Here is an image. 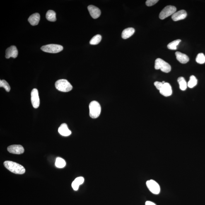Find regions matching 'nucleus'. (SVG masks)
<instances>
[{"mask_svg": "<svg viewBox=\"0 0 205 205\" xmlns=\"http://www.w3.org/2000/svg\"><path fill=\"white\" fill-rule=\"evenodd\" d=\"M88 8L89 12L92 18L97 19L100 16L101 13L100 10L97 7L93 5H90L88 7Z\"/></svg>", "mask_w": 205, "mask_h": 205, "instance_id": "12", "label": "nucleus"}, {"mask_svg": "<svg viewBox=\"0 0 205 205\" xmlns=\"http://www.w3.org/2000/svg\"><path fill=\"white\" fill-rule=\"evenodd\" d=\"M44 52L50 53H57L63 50L62 46L57 44H49L42 46L41 48Z\"/></svg>", "mask_w": 205, "mask_h": 205, "instance_id": "5", "label": "nucleus"}, {"mask_svg": "<svg viewBox=\"0 0 205 205\" xmlns=\"http://www.w3.org/2000/svg\"><path fill=\"white\" fill-rule=\"evenodd\" d=\"M0 87H3L6 89V91L9 92L10 90V87L8 83L6 80H2L0 81Z\"/></svg>", "mask_w": 205, "mask_h": 205, "instance_id": "26", "label": "nucleus"}, {"mask_svg": "<svg viewBox=\"0 0 205 205\" xmlns=\"http://www.w3.org/2000/svg\"><path fill=\"white\" fill-rule=\"evenodd\" d=\"M55 165L58 168H63L66 166V162L63 159L58 157L56 159Z\"/></svg>", "mask_w": 205, "mask_h": 205, "instance_id": "24", "label": "nucleus"}, {"mask_svg": "<svg viewBox=\"0 0 205 205\" xmlns=\"http://www.w3.org/2000/svg\"><path fill=\"white\" fill-rule=\"evenodd\" d=\"M134 29L132 27L125 29L122 32V37L123 39H127L131 37L134 34Z\"/></svg>", "mask_w": 205, "mask_h": 205, "instance_id": "18", "label": "nucleus"}, {"mask_svg": "<svg viewBox=\"0 0 205 205\" xmlns=\"http://www.w3.org/2000/svg\"><path fill=\"white\" fill-rule=\"evenodd\" d=\"M145 205H156L155 204V203H154L153 202H152L151 201H146V204H145Z\"/></svg>", "mask_w": 205, "mask_h": 205, "instance_id": "29", "label": "nucleus"}, {"mask_svg": "<svg viewBox=\"0 0 205 205\" xmlns=\"http://www.w3.org/2000/svg\"><path fill=\"white\" fill-rule=\"evenodd\" d=\"M154 84L156 87L157 89L160 90L162 88V86H163V84L162 82L156 81L154 83Z\"/></svg>", "mask_w": 205, "mask_h": 205, "instance_id": "28", "label": "nucleus"}, {"mask_svg": "<svg viewBox=\"0 0 205 205\" xmlns=\"http://www.w3.org/2000/svg\"><path fill=\"white\" fill-rule=\"evenodd\" d=\"M3 165L8 170L13 173L22 174L25 173V168L19 164L10 161H6Z\"/></svg>", "mask_w": 205, "mask_h": 205, "instance_id": "1", "label": "nucleus"}, {"mask_svg": "<svg viewBox=\"0 0 205 205\" xmlns=\"http://www.w3.org/2000/svg\"><path fill=\"white\" fill-rule=\"evenodd\" d=\"M196 61L198 64H203L205 62V56L203 53L198 54L196 57Z\"/></svg>", "mask_w": 205, "mask_h": 205, "instance_id": "25", "label": "nucleus"}, {"mask_svg": "<svg viewBox=\"0 0 205 205\" xmlns=\"http://www.w3.org/2000/svg\"><path fill=\"white\" fill-rule=\"evenodd\" d=\"M40 20V15L38 13L33 14L28 18V21L31 25L33 26L38 25Z\"/></svg>", "mask_w": 205, "mask_h": 205, "instance_id": "16", "label": "nucleus"}, {"mask_svg": "<svg viewBox=\"0 0 205 205\" xmlns=\"http://www.w3.org/2000/svg\"><path fill=\"white\" fill-rule=\"evenodd\" d=\"M102 37L100 35H97L94 36L90 41V43L92 45H96L100 43L102 40Z\"/></svg>", "mask_w": 205, "mask_h": 205, "instance_id": "23", "label": "nucleus"}, {"mask_svg": "<svg viewBox=\"0 0 205 205\" xmlns=\"http://www.w3.org/2000/svg\"><path fill=\"white\" fill-rule=\"evenodd\" d=\"M155 69L161 70L165 73H169L171 71V66L168 63L160 58H158L155 61Z\"/></svg>", "mask_w": 205, "mask_h": 205, "instance_id": "4", "label": "nucleus"}, {"mask_svg": "<svg viewBox=\"0 0 205 205\" xmlns=\"http://www.w3.org/2000/svg\"><path fill=\"white\" fill-rule=\"evenodd\" d=\"M176 8L175 6H168L165 7L161 11L159 18L161 20H164L170 15H172L176 12Z\"/></svg>", "mask_w": 205, "mask_h": 205, "instance_id": "6", "label": "nucleus"}, {"mask_svg": "<svg viewBox=\"0 0 205 205\" xmlns=\"http://www.w3.org/2000/svg\"><path fill=\"white\" fill-rule=\"evenodd\" d=\"M175 54L177 60L182 64H186L189 61V57L185 54L177 51L175 53Z\"/></svg>", "mask_w": 205, "mask_h": 205, "instance_id": "15", "label": "nucleus"}, {"mask_svg": "<svg viewBox=\"0 0 205 205\" xmlns=\"http://www.w3.org/2000/svg\"><path fill=\"white\" fill-rule=\"evenodd\" d=\"M177 81L179 84V87L181 90H185L187 88V84L185 80L183 77H180L178 78Z\"/></svg>", "mask_w": 205, "mask_h": 205, "instance_id": "20", "label": "nucleus"}, {"mask_svg": "<svg viewBox=\"0 0 205 205\" xmlns=\"http://www.w3.org/2000/svg\"><path fill=\"white\" fill-rule=\"evenodd\" d=\"M158 1V0H148L146 1V3L147 6L150 7L156 4Z\"/></svg>", "mask_w": 205, "mask_h": 205, "instance_id": "27", "label": "nucleus"}, {"mask_svg": "<svg viewBox=\"0 0 205 205\" xmlns=\"http://www.w3.org/2000/svg\"><path fill=\"white\" fill-rule=\"evenodd\" d=\"M181 41L180 39L172 41L167 45V48L171 50H176L177 49V46L180 43Z\"/></svg>", "mask_w": 205, "mask_h": 205, "instance_id": "22", "label": "nucleus"}, {"mask_svg": "<svg viewBox=\"0 0 205 205\" xmlns=\"http://www.w3.org/2000/svg\"><path fill=\"white\" fill-rule=\"evenodd\" d=\"M56 88L60 91L68 92L72 89L73 87L67 80L61 79L57 80L55 83Z\"/></svg>", "mask_w": 205, "mask_h": 205, "instance_id": "3", "label": "nucleus"}, {"mask_svg": "<svg viewBox=\"0 0 205 205\" xmlns=\"http://www.w3.org/2000/svg\"><path fill=\"white\" fill-rule=\"evenodd\" d=\"M84 181V178L83 177L76 178L71 184V186L73 189L75 191L78 190L80 185L83 184Z\"/></svg>", "mask_w": 205, "mask_h": 205, "instance_id": "17", "label": "nucleus"}, {"mask_svg": "<svg viewBox=\"0 0 205 205\" xmlns=\"http://www.w3.org/2000/svg\"><path fill=\"white\" fill-rule=\"evenodd\" d=\"M187 16V13L184 10H180V11L176 12L172 15V19L174 21L184 19Z\"/></svg>", "mask_w": 205, "mask_h": 205, "instance_id": "13", "label": "nucleus"}, {"mask_svg": "<svg viewBox=\"0 0 205 205\" xmlns=\"http://www.w3.org/2000/svg\"><path fill=\"white\" fill-rule=\"evenodd\" d=\"M89 115L93 119L98 118L101 112V107L98 102L93 101L90 102L89 105Z\"/></svg>", "mask_w": 205, "mask_h": 205, "instance_id": "2", "label": "nucleus"}, {"mask_svg": "<svg viewBox=\"0 0 205 205\" xmlns=\"http://www.w3.org/2000/svg\"><path fill=\"white\" fill-rule=\"evenodd\" d=\"M161 94L164 96H170L172 94L171 86L169 83H165L163 84L161 89L159 90Z\"/></svg>", "mask_w": 205, "mask_h": 205, "instance_id": "10", "label": "nucleus"}, {"mask_svg": "<svg viewBox=\"0 0 205 205\" xmlns=\"http://www.w3.org/2000/svg\"><path fill=\"white\" fill-rule=\"evenodd\" d=\"M31 101L34 108H37L40 105V101L38 90L37 89H34L31 93Z\"/></svg>", "mask_w": 205, "mask_h": 205, "instance_id": "8", "label": "nucleus"}, {"mask_svg": "<svg viewBox=\"0 0 205 205\" xmlns=\"http://www.w3.org/2000/svg\"><path fill=\"white\" fill-rule=\"evenodd\" d=\"M46 18L50 21L54 22L56 20V13L52 10H49L46 14Z\"/></svg>", "mask_w": 205, "mask_h": 205, "instance_id": "19", "label": "nucleus"}, {"mask_svg": "<svg viewBox=\"0 0 205 205\" xmlns=\"http://www.w3.org/2000/svg\"><path fill=\"white\" fill-rule=\"evenodd\" d=\"M58 132L61 135L64 136H69L71 134V132L68 129L67 124L64 123L62 124L58 129Z\"/></svg>", "mask_w": 205, "mask_h": 205, "instance_id": "14", "label": "nucleus"}, {"mask_svg": "<svg viewBox=\"0 0 205 205\" xmlns=\"http://www.w3.org/2000/svg\"><path fill=\"white\" fill-rule=\"evenodd\" d=\"M146 185L153 194H159L160 191V186L155 181L153 180L147 181Z\"/></svg>", "mask_w": 205, "mask_h": 205, "instance_id": "7", "label": "nucleus"}, {"mask_svg": "<svg viewBox=\"0 0 205 205\" xmlns=\"http://www.w3.org/2000/svg\"><path fill=\"white\" fill-rule=\"evenodd\" d=\"M7 150L10 153L15 154H21L25 151L23 147L20 145H12L8 146Z\"/></svg>", "mask_w": 205, "mask_h": 205, "instance_id": "9", "label": "nucleus"}, {"mask_svg": "<svg viewBox=\"0 0 205 205\" xmlns=\"http://www.w3.org/2000/svg\"><path fill=\"white\" fill-rule=\"evenodd\" d=\"M6 53L7 59L11 57L16 58L18 55V51L15 46H11L6 49Z\"/></svg>", "mask_w": 205, "mask_h": 205, "instance_id": "11", "label": "nucleus"}, {"mask_svg": "<svg viewBox=\"0 0 205 205\" xmlns=\"http://www.w3.org/2000/svg\"><path fill=\"white\" fill-rule=\"evenodd\" d=\"M197 83L198 80L196 77L194 76V75H192L189 78V81L187 83V86L189 88H192L197 85Z\"/></svg>", "mask_w": 205, "mask_h": 205, "instance_id": "21", "label": "nucleus"}]
</instances>
